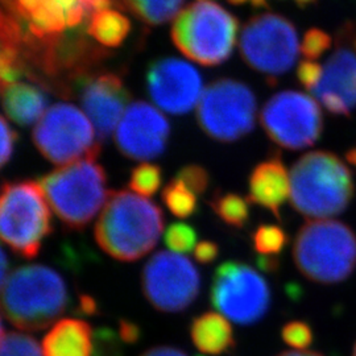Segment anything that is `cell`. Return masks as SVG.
Returning <instances> with one entry per match:
<instances>
[{
    "label": "cell",
    "instance_id": "6da1fadb",
    "mask_svg": "<svg viewBox=\"0 0 356 356\" xmlns=\"http://www.w3.org/2000/svg\"><path fill=\"white\" fill-rule=\"evenodd\" d=\"M1 44L29 60H41L72 38L89 35L94 13L116 0H1Z\"/></svg>",
    "mask_w": 356,
    "mask_h": 356
},
{
    "label": "cell",
    "instance_id": "7a4b0ae2",
    "mask_svg": "<svg viewBox=\"0 0 356 356\" xmlns=\"http://www.w3.org/2000/svg\"><path fill=\"white\" fill-rule=\"evenodd\" d=\"M164 232V213L145 197L111 191L95 223L94 235L103 252L134 263L149 254Z\"/></svg>",
    "mask_w": 356,
    "mask_h": 356
},
{
    "label": "cell",
    "instance_id": "3957f363",
    "mask_svg": "<svg viewBox=\"0 0 356 356\" xmlns=\"http://www.w3.org/2000/svg\"><path fill=\"white\" fill-rule=\"evenodd\" d=\"M69 304L70 294L64 277L47 266L17 267L1 282L3 316L20 330L49 327Z\"/></svg>",
    "mask_w": 356,
    "mask_h": 356
},
{
    "label": "cell",
    "instance_id": "277c9868",
    "mask_svg": "<svg viewBox=\"0 0 356 356\" xmlns=\"http://www.w3.org/2000/svg\"><path fill=\"white\" fill-rule=\"evenodd\" d=\"M355 195L353 172L334 153L309 152L291 169V204L301 216L327 219L339 216Z\"/></svg>",
    "mask_w": 356,
    "mask_h": 356
},
{
    "label": "cell",
    "instance_id": "5b68a950",
    "mask_svg": "<svg viewBox=\"0 0 356 356\" xmlns=\"http://www.w3.org/2000/svg\"><path fill=\"white\" fill-rule=\"evenodd\" d=\"M293 259L298 270L313 282H343L356 269V234L339 220H309L296 235Z\"/></svg>",
    "mask_w": 356,
    "mask_h": 356
},
{
    "label": "cell",
    "instance_id": "8992f818",
    "mask_svg": "<svg viewBox=\"0 0 356 356\" xmlns=\"http://www.w3.org/2000/svg\"><path fill=\"white\" fill-rule=\"evenodd\" d=\"M54 214L65 227L81 231L102 211L110 193L107 173L97 159L60 166L38 181Z\"/></svg>",
    "mask_w": 356,
    "mask_h": 356
},
{
    "label": "cell",
    "instance_id": "52a82bcc",
    "mask_svg": "<svg viewBox=\"0 0 356 356\" xmlns=\"http://www.w3.org/2000/svg\"><path fill=\"white\" fill-rule=\"evenodd\" d=\"M48 200L33 179L6 181L0 195V235L11 251L24 259L38 256L53 231Z\"/></svg>",
    "mask_w": 356,
    "mask_h": 356
},
{
    "label": "cell",
    "instance_id": "ba28073f",
    "mask_svg": "<svg viewBox=\"0 0 356 356\" xmlns=\"http://www.w3.org/2000/svg\"><path fill=\"white\" fill-rule=\"evenodd\" d=\"M238 33V20L211 0H198L179 13L172 38L179 51L204 66L229 60Z\"/></svg>",
    "mask_w": 356,
    "mask_h": 356
},
{
    "label": "cell",
    "instance_id": "9c48e42d",
    "mask_svg": "<svg viewBox=\"0 0 356 356\" xmlns=\"http://www.w3.org/2000/svg\"><path fill=\"white\" fill-rule=\"evenodd\" d=\"M88 115L70 103H56L36 123L32 141L51 164L69 165L85 159H98L101 141Z\"/></svg>",
    "mask_w": 356,
    "mask_h": 356
},
{
    "label": "cell",
    "instance_id": "30bf717a",
    "mask_svg": "<svg viewBox=\"0 0 356 356\" xmlns=\"http://www.w3.org/2000/svg\"><path fill=\"white\" fill-rule=\"evenodd\" d=\"M256 110L252 90L243 82L223 78L204 90L197 107V122L213 140L232 143L254 129Z\"/></svg>",
    "mask_w": 356,
    "mask_h": 356
},
{
    "label": "cell",
    "instance_id": "8fae6325",
    "mask_svg": "<svg viewBox=\"0 0 356 356\" xmlns=\"http://www.w3.org/2000/svg\"><path fill=\"white\" fill-rule=\"evenodd\" d=\"M300 51L301 45L296 26L281 15H257L243 28V60L250 67L269 78L289 72L296 64Z\"/></svg>",
    "mask_w": 356,
    "mask_h": 356
},
{
    "label": "cell",
    "instance_id": "7c38bea8",
    "mask_svg": "<svg viewBox=\"0 0 356 356\" xmlns=\"http://www.w3.org/2000/svg\"><path fill=\"white\" fill-rule=\"evenodd\" d=\"M210 301L226 318L248 326L267 314L270 288L256 269L232 260L216 268L210 288Z\"/></svg>",
    "mask_w": 356,
    "mask_h": 356
},
{
    "label": "cell",
    "instance_id": "4fadbf2b",
    "mask_svg": "<svg viewBox=\"0 0 356 356\" xmlns=\"http://www.w3.org/2000/svg\"><path fill=\"white\" fill-rule=\"evenodd\" d=\"M268 138L291 151L314 145L323 132L318 103L304 92L286 90L269 98L260 114Z\"/></svg>",
    "mask_w": 356,
    "mask_h": 356
},
{
    "label": "cell",
    "instance_id": "5bb4252c",
    "mask_svg": "<svg viewBox=\"0 0 356 356\" xmlns=\"http://www.w3.org/2000/svg\"><path fill=\"white\" fill-rule=\"evenodd\" d=\"M141 289L154 309L163 313H181L197 300L201 276L188 257L159 251L143 268Z\"/></svg>",
    "mask_w": 356,
    "mask_h": 356
},
{
    "label": "cell",
    "instance_id": "9a60e30c",
    "mask_svg": "<svg viewBox=\"0 0 356 356\" xmlns=\"http://www.w3.org/2000/svg\"><path fill=\"white\" fill-rule=\"evenodd\" d=\"M147 89L153 103L168 114H188L204 94L202 76L193 65L177 58H159L147 70Z\"/></svg>",
    "mask_w": 356,
    "mask_h": 356
},
{
    "label": "cell",
    "instance_id": "2e32d148",
    "mask_svg": "<svg viewBox=\"0 0 356 356\" xmlns=\"http://www.w3.org/2000/svg\"><path fill=\"white\" fill-rule=\"evenodd\" d=\"M97 131L98 140L110 139L119 126L128 106L131 94L123 79L113 72L89 73L78 78L73 89Z\"/></svg>",
    "mask_w": 356,
    "mask_h": 356
},
{
    "label": "cell",
    "instance_id": "e0dca14e",
    "mask_svg": "<svg viewBox=\"0 0 356 356\" xmlns=\"http://www.w3.org/2000/svg\"><path fill=\"white\" fill-rule=\"evenodd\" d=\"M353 26L341 28L337 48L322 65V74L313 95L332 115L350 116L356 110V56L351 49Z\"/></svg>",
    "mask_w": 356,
    "mask_h": 356
},
{
    "label": "cell",
    "instance_id": "ac0fdd59",
    "mask_svg": "<svg viewBox=\"0 0 356 356\" xmlns=\"http://www.w3.org/2000/svg\"><path fill=\"white\" fill-rule=\"evenodd\" d=\"M170 123L149 103L138 101L128 106L115 134L119 152L131 160H153L165 152Z\"/></svg>",
    "mask_w": 356,
    "mask_h": 356
},
{
    "label": "cell",
    "instance_id": "d6986e66",
    "mask_svg": "<svg viewBox=\"0 0 356 356\" xmlns=\"http://www.w3.org/2000/svg\"><path fill=\"white\" fill-rule=\"evenodd\" d=\"M291 197V173L276 152L254 166L248 178V200L281 219V207Z\"/></svg>",
    "mask_w": 356,
    "mask_h": 356
},
{
    "label": "cell",
    "instance_id": "ffe728a7",
    "mask_svg": "<svg viewBox=\"0 0 356 356\" xmlns=\"http://www.w3.org/2000/svg\"><path fill=\"white\" fill-rule=\"evenodd\" d=\"M4 113L17 126L28 127L47 113L48 95L45 89L33 82H13L1 86Z\"/></svg>",
    "mask_w": 356,
    "mask_h": 356
},
{
    "label": "cell",
    "instance_id": "44dd1931",
    "mask_svg": "<svg viewBox=\"0 0 356 356\" xmlns=\"http://www.w3.org/2000/svg\"><path fill=\"white\" fill-rule=\"evenodd\" d=\"M44 356H91L94 331L81 319H60L42 339Z\"/></svg>",
    "mask_w": 356,
    "mask_h": 356
},
{
    "label": "cell",
    "instance_id": "7402d4cb",
    "mask_svg": "<svg viewBox=\"0 0 356 356\" xmlns=\"http://www.w3.org/2000/svg\"><path fill=\"white\" fill-rule=\"evenodd\" d=\"M191 338L195 348L206 355L229 354L236 346L229 319L214 312L191 321Z\"/></svg>",
    "mask_w": 356,
    "mask_h": 356
},
{
    "label": "cell",
    "instance_id": "603a6c76",
    "mask_svg": "<svg viewBox=\"0 0 356 356\" xmlns=\"http://www.w3.org/2000/svg\"><path fill=\"white\" fill-rule=\"evenodd\" d=\"M129 20L115 10L114 7L103 8L90 19L88 33L103 48H118L129 33Z\"/></svg>",
    "mask_w": 356,
    "mask_h": 356
},
{
    "label": "cell",
    "instance_id": "cb8c5ba5",
    "mask_svg": "<svg viewBox=\"0 0 356 356\" xmlns=\"http://www.w3.org/2000/svg\"><path fill=\"white\" fill-rule=\"evenodd\" d=\"M209 204L216 216L229 227L243 229L250 220V202L241 194L218 191Z\"/></svg>",
    "mask_w": 356,
    "mask_h": 356
},
{
    "label": "cell",
    "instance_id": "d4e9b609",
    "mask_svg": "<svg viewBox=\"0 0 356 356\" xmlns=\"http://www.w3.org/2000/svg\"><path fill=\"white\" fill-rule=\"evenodd\" d=\"M185 0H123L131 13L148 26H160L172 20Z\"/></svg>",
    "mask_w": 356,
    "mask_h": 356
},
{
    "label": "cell",
    "instance_id": "484cf974",
    "mask_svg": "<svg viewBox=\"0 0 356 356\" xmlns=\"http://www.w3.org/2000/svg\"><path fill=\"white\" fill-rule=\"evenodd\" d=\"M161 200L168 210L177 218L186 219L194 216L198 210V200L193 191L177 178L168 182L161 193Z\"/></svg>",
    "mask_w": 356,
    "mask_h": 356
},
{
    "label": "cell",
    "instance_id": "4316f807",
    "mask_svg": "<svg viewBox=\"0 0 356 356\" xmlns=\"http://www.w3.org/2000/svg\"><path fill=\"white\" fill-rule=\"evenodd\" d=\"M163 184V169L156 164L141 163L134 166L129 175L128 186L143 197H152L160 191Z\"/></svg>",
    "mask_w": 356,
    "mask_h": 356
},
{
    "label": "cell",
    "instance_id": "83f0119b",
    "mask_svg": "<svg viewBox=\"0 0 356 356\" xmlns=\"http://www.w3.org/2000/svg\"><path fill=\"white\" fill-rule=\"evenodd\" d=\"M252 244L259 256L277 257L288 244V235L280 226L260 225L252 232Z\"/></svg>",
    "mask_w": 356,
    "mask_h": 356
},
{
    "label": "cell",
    "instance_id": "f1b7e54d",
    "mask_svg": "<svg viewBox=\"0 0 356 356\" xmlns=\"http://www.w3.org/2000/svg\"><path fill=\"white\" fill-rule=\"evenodd\" d=\"M1 356H42L35 338L24 332L1 330Z\"/></svg>",
    "mask_w": 356,
    "mask_h": 356
},
{
    "label": "cell",
    "instance_id": "f546056e",
    "mask_svg": "<svg viewBox=\"0 0 356 356\" xmlns=\"http://www.w3.org/2000/svg\"><path fill=\"white\" fill-rule=\"evenodd\" d=\"M197 231L191 225L177 222L172 223L165 231V245L175 254H188L195 248Z\"/></svg>",
    "mask_w": 356,
    "mask_h": 356
},
{
    "label": "cell",
    "instance_id": "4dcf8cb0",
    "mask_svg": "<svg viewBox=\"0 0 356 356\" xmlns=\"http://www.w3.org/2000/svg\"><path fill=\"white\" fill-rule=\"evenodd\" d=\"M332 47V38L327 32L312 28L306 32L305 38L301 42V53L304 54L305 60L318 61L319 58L329 51Z\"/></svg>",
    "mask_w": 356,
    "mask_h": 356
},
{
    "label": "cell",
    "instance_id": "1f68e13d",
    "mask_svg": "<svg viewBox=\"0 0 356 356\" xmlns=\"http://www.w3.org/2000/svg\"><path fill=\"white\" fill-rule=\"evenodd\" d=\"M122 343L119 332L110 327L94 331V356H123Z\"/></svg>",
    "mask_w": 356,
    "mask_h": 356
},
{
    "label": "cell",
    "instance_id": "d6a6232c",
    "mask_svg": "<svg viewBox=\"0 0 356 356\" xmlns=\"http://www.w3.org/2000/svg\"><path fill=\"white\" fill-rule=\"evenodd\" d=\"M175 178H177L184 185H186L195 195L204 194L210 185L209 172L204 166L197 164H189L181 168Z\"/></svg>",
    "mask_w": 356,
    "mask_h": 356
},
{
    "label": "cell",
    "instance_id": "836d02e7",
    "mask_svg": "<svg viewBox=\"0 0 356 356\" xmlns=\"http://www.w3.org/2000/svg\"><path fill=\"white\" fill-rule=\"evenodd\" d=\"M281 337L285 343L298 350H305L313 342V330L306 322L293 321L282 327Z\"/></svg>",
    "mask_w": 356,
    "mask_h": 356
},
{
    "label": "cell",
    "instance_id": "e575fe53",
    "mask_svg": "<svg viewBox=\"0 0 356 356\" xmlns=\"http://www.w3.org/2000/svg\"><path fill=\"white\" fill-rule=\"evenodd\" d=\"M321 74H322V65L317 61L304 60L297 67V79L309 91H313V89L317 86Z\"/></svg>",
    "mask_w": 356,
    "mask_h": 356
},
{
    "label": "cell",
    "instance_id": "d590c367",
    "mask_svg": "<svg viewBox=\"0 0 356 356\" xmlns=\"http://www.w3.org/2000/svg\"><path fill=\"white\" fill-rule=\"evenodd\" d=\"M19 141V134L11 127L6 118H1V166H6L13 159L16 144Z\"/></svg>",
    "mask_w": 356,
    "mask_h": 356
},
{
    "label": "cell",
    "instance_id": "8d00e7d4",
    "mask_svg": "<svg viewBox=\"0 0 356 356\" xmlns=\"http://www.w3.org/2000/svg\"><path fill=\"white\" fill-rule=\"evenodd\" d=\"M219 256V245L211 241L198 243L194 248V257L201 264H210Z\"/></svg>",
    "mask_w": 356,
    "mask_h": 356
},
{
    "label": "cell",
    "instance_id": "74e56055",
    "mask_svg": "<svg viewBox=\"0 0 356 356\" xmlns=\"http://www.w3.org/2000/svg\"><path fill=\"white\" fill-rule=\"evenodd\" d=\"M119 337L123 341V343H138L141 338L140 326L135 322L127 321V319H120V322H119Z\"/></svg>",
    "mask_w": 356,
    "mask_h": 356
},
{
    "label": "cell",
    "instance_id": "f35d334b",
    "mask_svg": "<svg viewBox=\"0 0 356 356\" xmlns=\"http://www.w3.org/2000/svg\"><path fill=\"white\" fill-rule=\"evenodd\" d=\"M99 309L95 298H92L89 294H81L78 297L76 313L79 316H95L98 314Z\"/></svg>",
    "mask_w": 356,
    "mask_h": 356
},
{
    "label": "cell",
    "instance_id": "ab89813d",
    "mask_svg": "<svg viewBox=\"0 0 356 356\" xmlns=\"http://www.w3.org/2000/svg\"><path fill=\"white\" fill-rule=\"evenodd\" d=\"M141 356H188L182 350L170 346H157L147 350Z\"/></svg>",
    "mask_w": 356,
    "mask_h": 356
},
{
    "label": "cell",
    "instance_id": "60d3db41",
    "mask_svg": "<svg viewBox=\"0 0 356 356\" xmlns=\"http://www.w3.org/2000/svg\"><path fill=\"white\" fill-rule=\"evenodd\" d=\"M235 6H251V7H264L267 6V0H229ZM300 7H307L317 3V0H293Z\"/></svg>",
    "mask_w": 356,
    "mask_h": 356
},
{
    "label": "cell",
    "instance_id": "b9f144b4",
    "mask_svg": "<svg viewBox=\"0 0 356 356\" xmlns=\"http://www.w3.org/2000/svg\"><path fill=\"white\" fill-rule=\"evenodd\" d=\"M257 267L260 268L263 272L273 273L280 268V260L279 257H272V256H257Z\"/></svg>",
    "mask_w": 356,
    "mask_h": 356
},
{
    "label": "cell",
    "instance_id": "7bdbcfd3",
    "mask_svg": "<svg viewBox=\"0 0 356 356\" xmlns=\"http://www.w3.org/2000/svg\"><path fill=\"white\" fill-rule=\"evenodd\" d=\"M1 273H0V280L1 282L7 279V272H8V259H7V254H6V251L4 250H1Z\"/></svg>",
    "mask_w": 356,
    "mask_h": 356
},
{
    "label": "cell",
    "instance_id": "ee69618b",
    "mask_svg": "<svg viewBox=\"0 0 356 356\" xmlns=\"http://www.w3.org/2000/svg\"><path fill=\"white\" fill-rule=\"evenodd\" d=\"M277 356H322L318 353H313V351H286V353H281Z\"/></svg>",
    "mask_w": 356,
    "mask_h": 356
},
{
    "label": "cell",
    "instance_id": "f6af8a7d",
    "mask_svg": "<svg viewBox=\"0 0 356 356\" xmlns=\"http://www.w3.org/2000/svg\"><path fill=\"white\" fill-rule=\"evenodd\" d=\"M346 159H347V161H348L351 165L356 166V147L351 148V149L347 152Z\"/></svg>",
    "mask_w": 356,
    "mask_h": 356
},
{
    "label": "cell",
    "instance_id": "bcb514c9",
    "mask_svg": "<svg viewBox=\"0 0 356 356\" xmlns=\"http://www.w3.org/2000/svg\"><path fill=\"white\" fill-rule=\"evenodd\" d=\"M353 356H356V344L355 347H354V353H353Z\"/></svg>",
    "mask_w": 356,
    "mask_h": 356
},
{
    "label": "cell",
    "instance_id": "7dc6e473",
    "mask_svg": "<svg viewBox=\"0 0 356 356\" xmlns=\"http://www.w3.org/2000/svg\"><path fill=\"white\" fill-rule=\"evenodd\" d=\"M355 45H356V42H355Z\"/></svg>",
    "mask_w": 356,
    "mask_h": 356
}]
</instances>
